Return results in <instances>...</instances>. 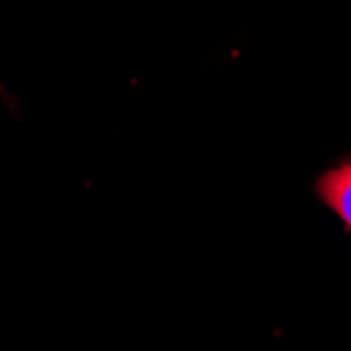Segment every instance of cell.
Listing matches in <instances>:
<instances>
[{
  "label": "cell",
  "instance_id": "6da1fadb",
  "mask_svg": "<svg viewBox=\"0 0 351 351\" xmlns=\"http://www.w3.org/2000/svg\"><path fill=\"white\" fill-rule=\"evenodd\" d=\"M317 191H320V198L351 230V162L328 171L317 183Z\"/></svg>",
  "mask_w": 351,
  "mask_h": 351
}]
</instances>
